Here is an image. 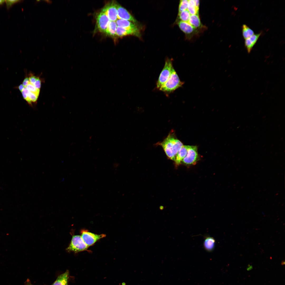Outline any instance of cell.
Wrapping results in <instances>:
<instances>
[{
    "label": "cell",
    "instance_id": "cell-33",
    "mask_svg": "<svg viewBox=\"0 0 285 285\" xmlns=\"http://www.w3.org/2000/svg\"><path fill=\"white\" fill-rule=\"evenodd\" d=\"M6 0H0V5L2 4L3 3L5 2Z\"/></svg>",
    "mask_w": 285,
    "mask_h": 285
},
{
    "label": "cell",
    "instance_id": "cell-22",
    "mask_svg": "<svg viewBox=\"0 0 285 285\" xmlns=\"http://www.w3.org/2000/svg\"><path fill=\"white\" fill-rule=\"evenodd\" d=\"M188 1V0H181L180 1L179 7V13L180 12L187 9Z\"/></svg>",
    "mask_w": 285,
    "mask_h": 285
},
{
    "label": "cell",
    "instance_id": "cell-28",
    "mask_svg": "<svg viewBox=\"0 0 285 285\" xmlns=\"http://www.w3.org/2000/svg\"><path fill=\"white\" fill-rule=\"evenodd\" d=\"M21 93L23 98L30 105L32 106V102L29 99L27 95L23 91Z\"/></svg>",
    "mask_w": 285,
    "mask_h": 285
},
{
    "label": "cell",
    "instance_id": "cell-18",
    "mask_svg": "<svg viewBox=\"0 0 285 285\" xmlns=\"http://www.w3.org/2000/svg\"><path fill=\"white\" fill-rule=\"evenodd\" d=\"M117 26L116 21H110L105 33L108 36L113 37H115L116 36Z\"/></svg>",
    "mask_w": 285,
    "mask_h": 285
},
{
    "label": "cell",
    "instance_id": "cell-34",
    "mask_svg": "<svg viewBox=\"0 0 285 285\" xmlns=\"http://www.w3.org/2000/svg\"><path fill=\"white\" fill-rule=\"evenodd\" d=\"M122 285H126V283H122Z\"/></svg>",
    "mask_w": 285,
    "mask_h": 285
},
{
    "label": "cell",
    "instance_id": "cell-20",
    "mask_svg": "<svg viewBox=\"0 0 285 285\" xmlns=\"http://www.w3.org/2000/svg\"><path fill=\"white\" fill-rule=\"evenodd\" d=\"M199 9L196 7L194 0L188 1L187 10L190 14L198 15Z\"/></svg>",
    "mask_w": 285,
    "mask_h": 285
},
{
    "label": "cell",
    "instance_id": "cell-27",
    "mask_svg": "<svg viewBox=\"0 0 285 285\" xmlns=\"http://www.w3.org/2000/svg\"><path fill=\"white\" fill-rule=\"evenodd\" d=\"M39 77L33 75H31L29 77L30 83L33 85Z\"/></svg>",
    "mask_w": 285,
    "mask_h": 285
},
{
    "label": "cell",
    "instance_id": "cell-8",
    "mask_svg": "<svg viewBox=\"0 0 285 285\" xmlns=\"http://www.w3.org/2000/svg\"><path fill=\"white\" fill-rule=\"evenodd\" d=\"M96 20L98 30L100 32L105 33L110 20L106 15L102 11L96 15Z\"/></svg>",
    "mask_w": 285,
    "mask_h": 285
},
{
    "label": "cell",
    "instance_id": "cell-24",
    "mask_svg": "<svg viewBox=\"0 0 285 285\" xmlns=\"http://www.w3.org/2000/svg\"><path fill=\"white\" fill-rule=\"evenodd\" d=\"M27 95L31 102L34 103L36 102L39 96L35 93L30 91Z\"/></svg>",
    "mask_w": 285,
    "mask_h": 285
},
{
    "label": "cell",
    "instance_id": "cell-23",
    "mask_svg": "<svg viewBox=\"0 0 285 285\" xmlns=\"http://www.w3.org/2000/svg\"><path fill=\"white\" fill-rule=\"evenodd\" d=\"M26 87L30 92L35 93L39 96L40 89H37L33 85L30 83L26 86Z\"/></svg>",
    "mask_w": 285,
    "mask_h": 285
},
{
    "label": "cell",
    "instance_id": "cell-4",
    "mask_svg": "<svg viewBox=\"0 0 285 285\" xmlns=\"http://www.w3.org/2000/svg\"><path fill=\"white\" fill-rule=\"evenodd\" d=\"M88 247L80 236L74 235L66 250L68 251L76 253L86 250Z\"/></svg>",
    "mask_w": 285,
    "mask_h": 285
},
{
    "label": "cell",
    "instance_id": "cell-29",
    "mask_svg": "<svg viewBox=\"0 0 285 285\" xmlns=\"http://www.w3.org/2000/svg\"><path fill=\"white\" fill-rule=\"evenodd\" d=\"M29 83V78L27 77L24 79L22 82V84L25 87H26Z\"/></svg>",
    "mask_w": 285,
    "mask_h": 285
},
{
    "label": "cell",
    "instance_id": "cell-7",
    "mask_svg": "<svg viewBox=\"0 0 285 285\" xmlns=\"http://www.w3.org/2000/svg\"><path fill=\"white\" fill-rule=\"evenodd\" d=\"M81 237L86 244L88 246H91L99 239L106 236L104 234H95L87 230H83L81 231Z\"/></svg>",
    "mask_w": 285,
    "mask_h": 285
},
{
    "label": "cell",
    "instance_id": "cell-16",
    "mask_svg": "<svg viewBox=\"0 0 285 285\" xmlns=\"http://www.w3.org/2000/svg\"><path fill=\"white\" fill-rule=\"evenodd\" d=\"M187 148L188 145H183L178 151L174 160L176 165H179L181 163V162L186 155Z\"/></svg>",
    "mask_w": 285,
    "mask_h": 285
},
{
    "label": "cell",
    "instance_id": "cell-30",
    "mask_svg": "<svg viewBox=\"0 0 285 285\" xmlns=\"http://www.w3.org/2000/svg\"><path fill=\"white\" fill-rule=\"evenodd\" d=\"M25 285H33L30 282V281L29 279H28L25 282Z\"/></svg>",
    "mask_w": 285,
    "mask_h": 285
},
{
    "label": "cell",
    "instance_id": "cell-6",
    "mask_svg": "<svg viewBox=\"0 0 285 285\" xmlns=\"http://www.w3.org/2000/svg\"><path fill=\"white\" fill-rule=\"evenodd\" d=\"M117 4L116 2L112 1L106 4L102 10L110 21H116L117 20Z\"/></svg>",
    "mask_w": 285,
    "mask_h": 285
},
{
    "label": "cell",
    "instance_id": "cell-17",
    "mask_svg": "<svg viewBox=\"0 0 285 285\" xmlns=\"http://www.w3.org/2000/svg\"><path fill=\"white\" fill-rule=\"evenodd\" d=\"M188 22L195 28H200L202 25L198 15H191Z\"/></svg>",
    "mask_w": 285,
    "mask_h": 285
},
{
    "label": "cell",
    "instance_id": "cell-31",
    "mask_svg": "<svg viewBox=\"0 0 285 285\" xmlns=\"http://www.w3.org/2000/svg\"><path fill=\"white\" fill-rule=\"evenodd\" d=\"M25 87L22 84H20L18 88L19 90L21 92L23 91Z\"/></svg>",
    "mask_w": 285,
    "mask_h": 285
},
{
    "label": "cell",
    "instance_id": "cell-5",
    "mask_svg": "<svg viewBox=\"0 0 285 285\" xmlns=\"http://www.w3.org/2000/svg\"><path fill=\"white\" fill-rule=\"evenodd\" d=\"M198 158L197 146L188 145L187 153L182 161L183 163L187 165H194Z\"/></svg>",
    "mask_w": 285,
    "mask_h": 285
},
{
    "label": "cell",
    "instance_id": "cell-32",
    "mask_svg": "<svg viewBox=\"0 0 285 285\" xmlns=\"http://www.w3.org/2000/svg\"><path fill=\"white\" fill-rule=\"evenodd\" d=\"M196 7L199 8L200 1L198 0H194Z\"/></svg>",
    "mask_w": 285,
    "mask_h": 285
},
{
    "label": "cell",
    "instance_id": "cell-15",
    "mask_svg": "<svg viewBox=\"0 0 285 285\" xmlns=\"http://www.w3.org/2000/svg\"><path fill=\"white\" fill-rule=\"evenodd\" d=\"M130 35H133L139 37L140 36V32L126 29L117 26L116 32V36L121 37Z\"/></svg>",
    "mask_w": 285,
    "mask_h": 285
},
{
    "label": "cell",
    "instance_id": "cell-10",
    "mask_svg": "<svg viewBox=\"0 0 285 285\" xmlns=\"http://www.w3.org/2000/svg\"><path fill=\"white\" fill-rule=\"evenodd\" d=\"M178 25L180 29L188 37L192 36L197 32V29L193 27L188 22L180 21L178 22Z\"/></svg>",
    "mask_w": 285,
    "mask_h": 285
},
{
    "label": "cell",
    "instance_id": "cell-11",
    "mask_svg": "<svg viewBox=\"0 0 285 285\" xmlns=\"http://www.w3.org/2000/svg\"><path fill=\"white\" fill-rule=\"evenodd\" d=\"M117 26L122 28L140 32L139 30L135 23L123 19H117L116 21Z\"/></svg>",
    "mask_w": 285,
    "mask_h": 285
},
{
    "label": "cell",
    "instance_id": "cell-12",
    "mask_svg": "<svg viewBox=\"0 0 285 285\" xmlns=\"http://www.w3.org/2000/svg\"><path fill=\"white\" fill-rule=\"evenodd\" d=\"M215 240L213 237L209 235H205L204 236L203 247L206 251L211 252L215 249Z\"/></svg>",
    "mask_w": 285,
    "mask_h": 285
},
{
    "label": "cell",
    "instance_id": "cell-14",
    "mask_svg": "<svg viewBox=\"0 0 285 285\" xmlns=\"http://www.w3.org/2000/svg\"><path fill=\"white\" fill-rule=\"evenodd\" d=\"M69 272L66 270L64 273L59 275L51 285H68Z\"/></svg>",
    "mask_w": 285,
    "mask_h": 285
},
{
    "label": "cell",
    "instance_id": "cell-26",
    "mask_svg": "<svg viewBox=\"0 0 285 285\" xmlns=\"http://www.w3.org/2000/svg\"><path fill=\"white\" fill-rule=\"evenodd\" d=\"M41 81L40 78H38L36 80L33 85L38 89H40L41 87Z\"/></svg>",
    "mask_w": 285,
    "mask_h": 285
},
{
    "label": "cell",
    "instance_id": "cell-3",
    "mask_svg": "<svg viewBox=\"0 0 285 285\" xmlns=\"http://www.w3.org/2000/svg\"><path fill=\"white\" fill-rule=\"evenodd\" d=\"M173 67L171 60L169 59H166L156 83L157 88L159 89L167 81L171 73Z\"/></svg>",
    "mask_w": 285,
    "mask_h": 285
},
{
    "label": "cell",
    "instance_id": "cell-9",
    "mask_svg": "<svg viewBox=\"0 0 285 285\" xmlns=\"http://www.w3.org/2000/svg\"><path fill=\"white\" fill-rule=\"evenodd\" d=\"M117 19L127 20L135 23L137 22L136 19L125 8L117 4Z\"/></svg>",
    "mask_w": 285,
    "mask_h": 285
},
{
    "label": "cell",
    "instance_id": "cell-25",
    "mask_svg": "<svg viewBox=\"0 0 285 285\" xmlns=\"http://www.w3.org/2000/svg\"><path fill=\"white\" fill-rule=\"evenodd\" d=\"M20 0H7L5 1L7 7L8 9L10 8L13 4L21 1Z\"/></svg>",
    "mask_w": 285,
    "mask_h": 285
},
{
    "label": "cell",
    "instance_id": "cell-2",
    "mask_svg": "<svg viewBox=\"0 0 285 285\" xmlns=\"http://www.w3.org/2000/svg\"><path fill=\"white\" fill-rule=\"evenodd\" d=\"M184 83L183 82L180 81L173 67L168 79L159 89L166 93H169L181 87Z\"/></svg>",
    "mask_w": 285,
    "mask_h": 285
},
{
    "label": "cell",
    "instance_id": "cell-13",
    "mask_svg": "<svg viewBox=\"0 0 285 285\" xmlns=\"http://www.w3.org/2000/svg\"><path fill=\"white\" fill-rule=\"evenodd\" d=\"M261 34V33L254 34L250 37L245 40V46L248 53L250 52Z\"/></svg>",
    "mask_w": 285,
    "mask_h": 285
},
{
    "label": "cell",
    "instance_id": "cell-21",
    "mask_svg": "<svg viewBox=\"0 0 285 285\" xmlns=\"http://www.w3.org/2000/svg\"><path fill=\"white\" fill-rule=\"evenodd\" d=\"M191 14L187 9L178 13L179 19L181 21L188 22Z\"/></svg>",
    "mask_w": 285,
    "mask_h": 285
},
{
    "label": "cell",
    "instance_id": "cell-19",
    "mask_svg": "<svg viewBox=\"0 0 285 285\" xmlns=\"http://www.w3.org/2000/svg\"><path fill=\"white\" fill-rule=\"evenodd\" d=\"M242 28L243 36V38L245 40L254 34V31L246 24H243Z\"/></svg>",
    "mask_w": 285,
    "mask_h": 285
},
{
    "label": "cell",
    "instance_id": "cell-1",
    "mask_svg": "<svg viewBox=\"0 0 285 285\" xmlns=\"http://www.w3.org/2000/svg\"><path fill=\"white\" fill-rule=\"evenodd\" d=\"M159 144L162 146L168 157L174 161L177 154L183 145L180 141L170 134Z\"/></svg>",
    "mask_w": 285,
    "mask_h": 285
}]
</instances>
